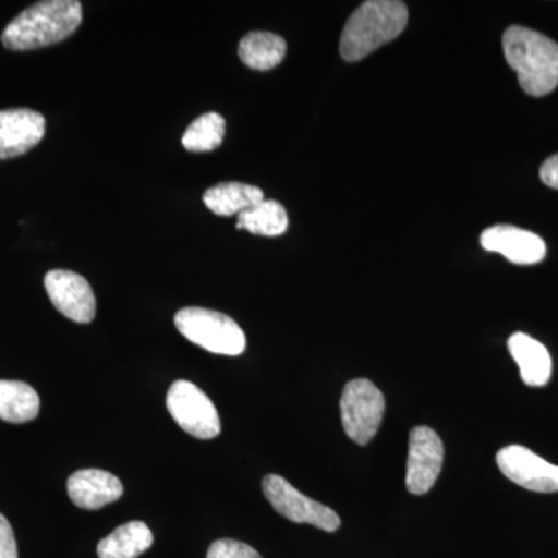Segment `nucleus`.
I'll list each match as a JSON object with an SVG mask.
<instances>
[{
	"mask_svg": "<svg viewBox=\"0 0 558 558\" xmlns=\"http://www.w3.org/2000/svg\"><path fill=\"white\" fill-rule=\"evenodd\" d=\"M83 22L78 0H46L22 11L2 33L5 49L25 51L40 49L68 39Z\"/></svg>",
	"mask_w": 558,
	"mask_h": 558,
	"instance_id": "nucleus-1",
	"label": "nucleus"
},
{
	"mask_svg": "<svg viewBox=\"0 0 558 558\" xmlns=\"http://www.w3.org/2000/svg\"><path fill=\"white\" fill-rule=\"evenodd\" d=\"M506 61L519 75L521 89L545 97L558 86V44L542 33L512 25L502 35Z\"/></svg>",
	"mask_w": 558,
	"mask_h": 558,
	"instance_id": "nucleus-2",
	"label": "nucleus"
},
{
	"mask_svg": "<svg viewBox=\"0 0 558 558\" xmlns=\"http://www.w3.org/2000/svg\"><path fill=\"white\" fill-rule=\"evenodd\" d=\"M409 24V10L399 0H368L349 17L340 39L344 61L368 57L389 40L398 38Z\"/></svg>",
	"mask_w": 558,
	"mask_h": 558,
	"instance_id": "nucleus-3",
	"label": "nucleus"
},
{
	"mask_svg": "<svg viewBox=\"0 0 558 558\" xmlns=\"http://www.w3.org/2000/svg\"><path fill=\"white\" fill-rule=\"evenodd\" d=\"M174 323L185 339L213 354L241 355L247 347L241 326L220 312L185 307L175 314Z\"/></svg>",
	"mask_w": 558,
	"mask_h": 558,
	"instance_id": "nucleus-4",
	"label": "nucleus"
},
{
	"mask_svg": "<svg viewBox=\"0 0 558 558\" xmlns=\"http://www.w3.org/2000/svg\"><path fill=\"white\" fill-rule=\"evenodd\" d=\"M344 433L359 446H366L379 432L385 414V398L368 379L349 381L340 399Z\"/></svg>",
	"mask_w": 558,
	"mask_h": 558,
	"instance_id": "nucleus-5",
	"label": "nucleus"
},
{
	"mask_svg": "<svg viewBox=\"0 0 558 558\" xmlns=\"http://www.w3.org/2000/svg\"><path fill=\"white\" fill-rule=\"evenodd\" d=\"M167 409L175 424L183 432L197 439H213L219 436L218 410L208 396L189 380H178L167 395Z\"/></svg>",
	"mask_w": 558,
	"mask_h": 558,
	"instance_id": "nucleus-6",
	"label": "nucleus"
},
{
	"mask_svg": "<svg viewBox=\"0 0 558 558\" xmlns=\"http://www.w3.org/2000/svg\"><path fill=\"white\" fill-rule=\"evenodd\" d=\"M263 490L279 515L293 523L312 524L325 532H336L340 527L336 510L301 494L282 476L267 475L263 480Z\"/></svg>",
	"mask_w": 558,
	"mask_h": 558,
	"instance_id": "nucleus-7",
	"label": "nucleus"
},
{
	"mask_svg": "<svg viewBox=\"0 0 558 558\" xmlns=\"http://www.w3.org/2000/svg\"><path fill=\"white\" fill-rule=\"evenodd\" d=\"M444 464V444L429 427L411 429L405 483L410 494L425 495L435 486Z\"/></svg>",
	"mask_w": 558,
	"mask_h": 558,
	"instance_id": "nucleus-8",
	"label": "nucleus"
},
{
	"mask_svg": "<svg viewBox=\"0 0 558 558\" xmlns=\"http://www.w3.org/2000/svg\"><path fill=\"white\" fill-rule=\"evenodd\" d=\"M497 464L506 478L538 494L558 492V465L550 464L523 446L505 447L497 453Z\"/></svg>",
	"mask_w": 558,
	"mask_h": 558,
	"instance_id": "nucleus-9",
	"label": "nucleus"
},
{
	"mask_svg": "<svg viewBox=\"0 0 558 558\" xmlns=\"http://www.w3.org/2000/svg\"><path fill=\"white\" fill-rule=\"evenodd\" d=\"M47 295L64 317L75 323H90L97 314V300L89 281L75 271L51 270L44 278Z\"/></svg>",
	"mask_w": 558,
	"mask_h": 558,
	"instance_id": "nucleus-10",
	"label": "nucleus"
},
{
	"mask_svg": "<svg viewBox=\"0 0 558 558\" xmlns=\"http://www.w3.org/2000/svg\"><path fill=\"white\" fill-rule=\"evenodd\" d=\"M46 135V119L32 109L0 110V160L24 156Z\"/></svg>",
	"mask_w": 558,
	"mask_h": 558,
	"instance_id": "nucleus-11",
	"label": "nucleus"
},
{
	"mask_svg": "<svg viewBox=\"0 0 558 558\" xmlns=\"http://www.w3.org/2000/svg\"><path fill=\"white\" fill-rule=\"evenodd\" d=\"M481 245L487 252L499 253L519 266L542 263L546 256L545 241L538 234L512 226H495L484 230Z\"/></svg>",
	"mask_w": 558,
	"mask_h": 558,
	"instance_id": "nucleus-12",
	"label": "nucleus"
},
{
	"mask_svg": "<svg viewBox=\"0 0 558 558\" xmlns=\"http://www.w3.org/2000/svg\"><path fill=\"white\" fill-rule=\"evenodd\" d=\"M68 492L73 505L81 509L97 510L120 499L123 484L105 470L86 469L70 476Z\"/></svg>",
	"mask_w": 558,
	"mask_h": 558,
	"instance_id": "nucleus-13",
	"label": "nucleus"
},
{
	"mask_svg": "<svg viewBox=\"0 0 558 558\" xmlns=\"http://www.w3.org/2000/svg\"><path fill=\"white\" fill-rule=\"evenodd\" d=\"M509 351L519 365L521 379L529 387H545L553 373L549 351L539 341L523 332L513 333L509 339Z\"/></svg>",
	"mask_w": 558,
	"mask_h": 558,
	"instance_id": "nucleus-14",
	"label": "nucleus"
},
{
	"mask_svg": "<svg viewBox=\"0 0 558 558\" xmlns=\"http://www.w3.org/2000/svg\"><path fill=\"white\" fill-rule=\"evenodd\" d=\"M264 201L263 190L241 182H223L205 191L204 204L215 215L229 218Z\"/></svg>",
	"mask_w": 558,
	"mask_h": 558,
	"instance_id": "nucleus-15",
	"label": "nucleus"
},
{
	"mask_svg": "<svg viewBox=\"0 0 558 558\" xmlns=\"http://www.w3.org/2000/svg\"><path fill=\"white\" fill-rule=\"evenodd\" d=\"M153 532L143 521H130L102 538L97 554L100 558H138L153 546Z\"/></svg>",
	"mask_w": 558,
	"mask_h": 558,
	"instance_id": "nucleus-16",
	"label": "nucleus"
},
{
	"mask_svg": "<svg viewBox=\"0 0 558 558\" xmlns=\"http://www.w3.org/2000/svg\"><path fill=\"white\" fill-rule=\"evenodd\" d=\"M288 44L284 38L269 32H252L241 39L240 53L241 61L247 68L267 72L278 68L286 58Z\"/></svg>",
	"mask_w": 558,
	"mask_h": 558,
	"instance_id": "nucleus-17",
	"label": "nucleus"
},
{
	"mask_svg": "<svg viewBox=\"0 0 558 558\" xmlns=\"http://www.w3.org/2000/svg\"><path fill=\"white\" fill-rule=\"evenodd\" d=\"M38 392L28 384L0 380V418L11 424L35 421L39 414Z\"/></svg>",
	"mask_w": 558,
	"mask_h": 558,
	"instance_id": "nucleus-18",
	"label": "nucleus"
},
{
	"mask_svg": "<svg viewBox=\"0 0 558 558\" xmlns=\"http://www.w3.org/2000/svg\"><path fill=\"white\" fill-rule=\"evenodd\" d=\"M288 211L277 201L259 202L238 216V230H247L259 236H281L288 231Z\"/></svg>",
	"mask_w": 558,
	"mask_h": 558,
	"instance_id": "nucleus-19",
	"label": "nucleus"
},
{
	"mask_svg": "<svg viewBox=\"0 0 558 558\" xmlns=\"http://www.w3.org/2000/svg\"><path fill=\"white\" fill-rule=\"evenodd\" d=\"M226 120L216 112H208L190 124L182 137L183 148L190 153H211L222 145Z\"/></svg>",
	"mask_w": 558,
	"mask_h": 558,
	"instance_id": "nucleus-20",
	"label": "nucleus"
},
{
	"mask_svg": "<svg viewBox=\"0 0 558 558\" xmlns=\"http://www.w3.org/2000/svg\"><path fill=\"white\" fill-rule=\"evenodd\" d=\"M207 558H263L258 550L236 539L222 538L209 546Z\"/></svg>",
	"mask_w": 558,
	"mask_h": 558,
	"instance_id": "nucleus-21",
	"label": "nucleus"
},
{
	"mask_svg": "<svg viewBox=\"0 0 558 558\" xmlns=\"http://www.w3.org/2000/svg\"><path fill=\"white\" fill-rule=\"evenodd\" d=\"M0 558H20L13 527L2 513H0Z\"/></svg>",
	"mask_w": 558,
	"mask_h": 558,
	"instance_id": "nucleus-22",
	"label": "nucleus"
},
{
	"mask_svg": "<svg viewBox=\"0 0 558 558\" xmlns=\"http://www.w3.org/2000/svg\"><path fill=\"white\" fill-rule=\"evenodd\" d=\"M539 179L549 189L558 190V154L549 157L539 168Z\"/></svg>",
	"mask_w": 558,
	"mask_h": 558,
	"instance_id": "nucleus-23",
	"label": "nucleus"
}]
</instances>
